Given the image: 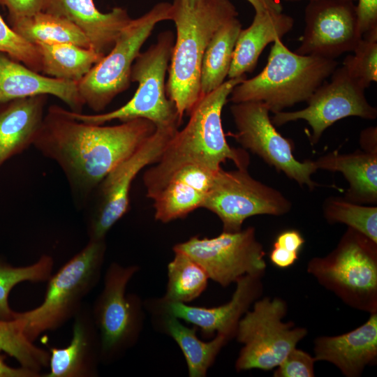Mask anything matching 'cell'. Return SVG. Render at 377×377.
Instances as JSON below:
<instances>
[{
    "label": "cell",
    "instance_id": "74e56055",
    "mask_svg": "<svg viewBox=\"0 0 377 377\" xmlns=\"http://www.w3.org/2000/svg\"><path fill=\"white\" fill-rule=\"evenodd\" d=\"M50 0H0L7 7L10 19L30 16L45 11Z\"/></svg>",
    "mask_w": 377,
    "mask_h": 377
},
{
    "label": "cell",
    "instance_id": "9c48e42d",
    "mask_svg": "<svg viewBox=\"0 0 377 377\" xmlns=\"http://www.w3.org/2000/svg\"><path fill=\"white\" fill-rule=\"evenodd\" d=\"M172 3L160 2L142 16L132 19L111 50L77 82L84 105L94 112L103 110L131 81L132 66L156 24L171 20Z\"/></svg>",
    "mask_w": 377,
    "mask_h": 377
},
{
    "label": "cell",
    "instance_id": "2e32d148",
    "mask_svg": "<svg viewBox=\"0 0 377 377\" xmlns=\"http://www.w3.org/2000/svg\"><path fill=\"white\" fill-rule=\"evenodd\" d=\"M305 27L295 52L335 59L353 52L362 39L356 6L350 0L309 1L304 10Z\"/></svg>",
    "mask_w": 377,
    "mask_h": 377
},
{
    "label": "cell",
    "instance_id": "603a6c76",
    "mask_svg": "<svg viewBox=\"0 0 377 377\" xmlns=\"http://www.w3.org/2000/svg\"><path fill=\"white\" fill-rule=\"evenodd\" d=\"M47 95L0 104V168L10 158L34 145L41 127Z\"/></svg>",
    "mask_w": 377,
    "mask_h": 377
},
{
    "label": "cell",
    "instance_id": "ac0fdd59",
    "mask_svg": "<svg viewBox=\"0 0 377 377\" xmlns=\"http://www.w3.org/2000/svg\"><path fill=\"white\" fill-rule=\"evenodd\" d=\"M72 339L64 348L50 347L49 371L42 377H97L101 363L100 337L91 306L74 316Z\"/></svg>",
    "mask_w": 377,
    "mask_h": 377
},
{
    "label": "cell",
    "instance_id": "83f0119b",
    "mask_svg": "<svg viewBox=\"0 0 377 377\" xmlns=\"http://www.w3.org/2000/svg\"><path fill=\"white\" fill-rule=\"evenodd\" d=\"M242 30L237 17L213 36L204 54L200 71V97L219 87L228 76L235 44Z\"/></svg>",
    "mask_w": 377,
    "mask_h": 377
},
{
    "label": "cell",
    "instance_id": "44dd1931",
    "mask_svg": "<svg viewBox=\"0 0 377 377\" xmlns=\"http://www.w3.org/2000/svg\"><path fill=\"white\" fill-rule=\"evenodd\" d=\"M45 12L71 22L84 34L91 47L103 56L132 20L127 10L120 7L106 13L100 12L94 0H50Z\"/></svg>",
    "mask_w": 377,
    "mask_h": 377
},
{
    "label": "cell",
    "instance_id": "6da1fadb",
    "mask_svg": "<svg viewBox=\"0 0 377 377\" xmlns=\"http://www.w3.org/2000/svg\"><path fill=\"white\" fill-rule=\"evenodd\" d=\"M156 130L145 119L114 126L91 124L49 107L33 146L64 172L75 198L88 201L104 177L134 152Z\"/></svg>",
    "mask_w": 377,
    "mask_h": 377
},
{
    "label": "cell",
    "instance_id": "7a4b0ae2",
    "mask_svg": "<svg viewBox=\"0 0 377 377\" xmlns=\"http://www.w3.org/2000/svg\"><path fill=\"white\" fill-rule=\"evenodd\" d=\"M246 79V75L229 79L200 98L188 114L186 125L175 133L155 166L143 175L148 198L153 199L171 175L186 165H199L216 171L221 163L230 160L237 168H248V152L228 145L221 122V112L232 89Z\"/></svg>",
    "mask_w": 377,
    "mask_h": 377
},
{
    "label": "cell",
    "instance_id": "f35d334b",
    "mask_svg": "<svg viewBox=\"0 0 377 377\" xmlns=\"http://www.w3.org/2000/svg\"><path fill=\"white\" fill-rule=\"evenodd\" d=\"M304 242V237L298 230L289 229L280 232L273 245L288 251L299 253Z\"/></svg>",
    "mask_w": 377,
    "mask_h": 377
},
{
    "label": "cell",
    "instance_id": "d4e9b609",
    "mask_svg": "<svg viewBox=\"0 0 377 377\" xmlns=\"http://www.w3.org/2000/svg\"><path fill=\"white\" fill-rule=\"evenodd\" d=\"M318 170L342 173L349 184L344 198L357 204L377 202V154L331 151L314 161Z\"/></svg>",
    "mask_w": 377,
    "mask_h": 377
},
{
    "label": "cell",
    "instance_id": "4fadbf2b",
    "mask_svg": "<svg viewBox=\"0 0 377 377\" xmlns=\"http://www.w3.org/2000/svg\"><path fill=\"white\" fill-rule=\"evenodd\" d=\"M230 109L237 129L232 136L244 149L258 155L300 186L313 190L319 186L311 179L318 170L314 161L302 162L295 158L293 141L276 129L266 105L256 101L242 102L232 103Z\"/></svg>",
    "mask_w": 377,
    "mask_h": 377
},
{
    "label": "cell",
    "instance_id": "277c9868",
    "mask_svg": "<svg viewBox=\"0 0 377 377\" xmlns=\"http://www.w3.org/2000/svg\"><path fill=\"white\" fill-rule=\"evenodd\" d=\"M273 43L263 71L232 89V103L261 102L274 114L283 111L306 102L338 66L335 59L292 52L280 38Z\"/></svg>",
    "mask_w": 377,
    "mask_h": 377
},
{
    "label": "cell",
    "instance_id": "8fae6325",
    "mask_svg": "<svg viewBox=\"0 0 377 377\" xmlns=\"http://www.w3.org/2000/svg\"><path fill=\"white\" fill-rule=\"evenodd\" d=\"M202 207L219 218L223 231L233 232L241 230L249 217L284 215L291 210L292 203L279 190L252 177L247 169L220 168Z\"/></svg>",
    "mask_w": 377,
    "mask_h": 377
},
{
    "label": "cell",
    "instance_id": "9a60e30c",
    "mask_svg": "<svg viewBox=\"0 0 377 377\" xmlns=\"http://www.w3.org/2000/svg\"><path fill=\"white\" fill-rule=\"evenodd\" d=\"M330 82L324 81L306 101L308 105L296 111H281L271 118L275 126L299 119L311 128V142L316 145L334 123L348 117L375 119L377 109L367 100L364 89L343 66L336 68Z\"/></svg>",
    "mask_w": 377,
    "mask_h": 377
},
{
    "label": "cell",
    "instance_id": "7bdbcfd3",
    "mask_svg": "<svg viewBox=\"0 0 377 377\" xmlns=\"http://www.w3.org/2000/svg\"><path fill=\"white\" fill-rule=\"evenodd\" d=\"M253 7L255 12L271 11L281 13L283 6L278 0H246Z\"/></svg>",
    "mask_w": 377,
    "mask_h": 377
},
{
    "label": "cell",
    "instance_id": "4dcf8cb0",
    "mask_svg": "<svg viewBox=\"0 0 377 377\" xmlns=\"http://www.w3.org/2000/svg\"><path fill=\"white\" fill-rule=\"evenodd\" d=\"M54 265V259L49 255H42L34 263L22 267L13 266L0 257V319L13 318L15 311L8 302L12 289L24 281H47L52 275Z\"/></svg>",
    "mask_w": 377,
    "mask_h": 377
},
{
    "label": "cell",
    "instance_id": "8d00e7d4",
    "mask_svg": "<svg viewBox=\"0 0 377 377\" xmlns=\"http://www.w3.org/2000/svg\"><path fill=\"white\" fill-rule=\"evenodd\" d=\"M356 15L362 38L377 41V0H358Z\"/></svg>",
    "mask_w": 377,
    "mask_h": 377
},
{
    "label": "cell",
    "instance_id": "f1b7e54d",
    "mask_svg": "<svg viewBox=\"0 0 377 377\" xmlns=\"http://www.w3.org/2000/svg\"><path fill=\"white\" fill-rule=\"evenodd\" d=\"M12 29L29 43H72L91 47L84 34L68 20L45 11L34 15L10 19Z\"/></svg>",
    "mask_w": 377,
    "mask_h": 377
},
{
    "label": "cell",
    "instance_id": "ab89813d",
    "mask_svg": "<svg viewBox=\"0 0 377 377\" xmlns=\"http://www.w3.org/2000/svg\"><path fill=\"white\" fill-rule=\"evenodd\" d=\"M299 253L288 251L281 247L273 245L269 253L272 263L281 269L288 268L297 260Z\"/></svg>",
    "mask_w": 377,
    "mask_h": 377
},
{
    "label": "cell",
    "instance_id": "484cf974",
    "mask_svg": "<svg viewBox=\"0 0 377 377\" xmlns=\"http://www.w3.org/2000/svg\"><path fill=\"white\" fill-rule=\"evenodd\" d=\"M157 329L170 336L181 349L190 377H205L218 354L228 342L222 334H216L209 341L200 340L195 326L188 327L179 319L169 315L153 316Z\"/></svg>",
    "mask_w": 377,
    "mask_h": 377
},
{
    "label": "cell",
    "instance_id": "7402d4cb",
    "mask_svg": "<svg viewBox=\"0 0 377 377\" xmlns=\"http://www.w3.org/2000/svg\"><path fill=\"white\" fill-rule=\"evenodd\" d=\"M216 171L195 164L176 170L152 199L156 220L168 223L202 207Z\"/></svg>",
    "mask_w": 377,
    "mask_h": 377
},
{
    "label": "cell",
    "instance_id": "ffe728a7",
    "mask_svg": "<svg viewBox=\"0 0 377 377\" xmlns=\"http://www.w3.org/2000/svg\"><path fill=\"white\" fill-rule=\"evenodd\" d=\"M38 95L54 96L74 112L85 105L77 82L41 75L0 52V104Z\"/></svg>",
    "mask_w": 377,
    "mask_h": 377
},
{
    "label": "cell",
    "instance_id": "d6986e66",
    "mask_svg": "<svg viewBox=\"0 0 377 377\" xmlns=\"http://www.w3.org/2000/svg\"><path fill=\"white\" fill-rule=\"evenodd\" d=\"M316 361L336 366L346 377L360 376L377 359V313L358 327L337 336H321L313 342Z\"/></svg>",
    "mask_w": 377,
    "mask_h": 377
},
{
    "label": "cell",
    "instance_id": "836d02e7",
    "mask_svg": "<svg viewBox=\"0 0 377 377\" xmlns=\"http://www.w3.org/2000/svg\"><path fill=\"white\" fill-rule=\"evenodd\" d=\"M343 61V66L364 88L377 81V41L362 38Z\"/></svg>",
    "mask_w": 377,
    "mask_h": 377
},
{
    "label": "cell",
    "instance_id": "30bf717a",
    "mask_svg": "<svg viewBox=\"0 0 377 377\" xmlns=\"http://www.w3.org/2000/svg\"><path fill=\"white\" fill-rule=\"evenodd\" d=\"M253 304L239 321L235 337L243 344L235 362L237 371L276 368L308 334L291 321L283 322L288 311L283 299L264 297Z\"/></svg>",
    "mask_w": 377,
    "mask_h": 377
},
{
    "label": "cell",
    "instance_id": "5b68a950",
    "mask_svg": "<svg viewBox=\"0 0 377 377\" xmlns=\"http://www.w3.org/2000/svg\"><path fill=\"white\" fill-rule=\"evenodd\" d=\"M105 252V239L89 240L51 276L39 306L15 311L13 318L29 340L34 342L41 334L54 331L74 318L100 281Z\"/></svg>",
    "mask_w": 377,
    "mask_h": 377
},
{
    "label": "cell",
    "instance_id": "4316f807",
    "mask_svg": "<svg viewBox=\"0 0 377 377\" xmlns=\"http://www.w3.org/2000/svg\"><path fill=\"white\" fill-rule=\"evenodd\" d=\"M40 54L41 72L48 77L78 82L104 56L91 47L72 43L34 45Z\"/></svg>",
    "mask_w": 377,
    "mask_h": 377
},
{
    "label": "cell",
    "instance_id": "5bb4252c",
    "mask_svg": "<svg viewBox=\"0 0 377 377\" xmlns=\"http://www.w3.org/2000/svg\"><path fill=\"white\" fill-rule=\"evenodd\" d=\"M178 128H156L134 152L104 177L98 186L97 206L87 221L89 240L105 239L109 230L126 213L133 181L145 167L158 160Z\"/></svg>",
    "mask_w": 377,
    "mask_h": 377
},
{
    "label": "cell",
    "instance_id": "ba28073f",
    "mask_svg": "<svg viewBox=\"0 0 377 377\" xmlns=\"http://www.w3.org/2000/svg\"><path fill=\"white\" fill-rule=\"evenodd\" d=\"M138 265L112 263L107 268L101 293L91 306L101 341V363L119 360L138 341L143 328L144 304L135 294L126 293Z\"/></svg>",
    "mask_w": 377,
    "mask_h": 377
},
{
    "label": "cell",
    "instance_id": "e0dca14e",
    "mask_svg": "<svg viewBox=\"0 0 377 377\" xmlns=\"http://www.w3.org/2000/svg\"><path fill=\"white\" fill-rule=\"evenodd\" d=\"M261 276L244 275L239 278L230 301L215 307L191 306L184 303L165 302L159 298L143 302L144 308L152 316L169 315L200 330L202 336L216 334L230 341L235 337L239 321L263 292Z\"/></svg>",
    "mask_w": 377,
    "mask_h": 377
},
{
    "label": "cell",
    "instance_id": "60d3db41",
    "mask_svg": "<svg viewBox=\"0 0 377 377\" xmlns=\"http://www.w3.org/2000/svg\"><path fill=\"white\" fill-rule=\"evenodd\" d=\"M6 354L0 353V377H42L41 373L20 367H13L6 362Z\"/></svg>",
    "mask_w": 377,
    "mask_h": 377
},
{
    "label": "cell",
    "instance_id": "b9f144b4",
    "mask_svg": "<svg viewBox=\"0 0 377 377\" xmlns=\"http://www.w3.org/2000/svg\"><path fill=\"white\" fill-rule=\"evenodd\" d=\"M360 144L363 151L377 154L376 126H369L361 131Z\"/></svg>",
    "mask_w": 377,
    "mask_h": 377
},
{
    "label": "cell",
    "instance_id": "d6a6232c",
    "mask_svg": "<svg viewBox=\"0 0 377 377\" xmlns=\"http://www.w3.org/2000/svg\"><path fill=\"white\" fill-rule=\"evenodd\" d=\"M323 216L330 224L343 223L377 243V207L365 206L330 197L323 204Z\"/></svg>",
    "mask_w": 377,
    "mask_h": 377
},
{
    "label": "cell",
    "instance_id": "8992f818",
    "mask_svg": "<svg viewBox=\"0 0 377 377\" xmlns=\"http://www.w3.org/2000/svg\"><path fill=\"white\" fill-rule=\"evenodd\" d=\"M306 271L351 308L377 313V243L348 228L337 246Z\"/></svg>",
    "mask_w": 377,
    "mask_h": 377
},
{
    "label": "cell",
    "instance_id": "f6af8a7d",
    "mask_svg": "<svg viewBox=\"0 0 377 377\" xmlns=\"http://www.w3.org/2000/svg\"><path fill=\"white\" fill-rule=\"evenodd\" d=\"M283 1H290V2H294V1H303V0H283ZM308 1H313V0H308ZM350 1H355L356 0H350Z\"/></svg>",
    "mask_w": 377,
    "mask_h": 377
},
{
    "label": "cell",
    "instance_id": "52a82bcc",
    "mask_svg": "<svg viewBox=\"0 0 377 377\" xmlns=\"http://www.w3.org/2000/svg\"><path fill=\"white\" fill-rule=\"evenodd\" d=\"M174 43V34L165 31L158 34L156 43L139 54L131 73V81L138 82V87L126 104L105 113L86 114L67 110L68 114L77 120L97 125L115 119L124 122L145 119L156 128L179 127L182 119L175 104L166 95L165 82Z\"/></svg>",
    "mask_w": 377,
    "mask_h": 377
},
{
    "label": "cell",
    "instance_id": "1f68e13d",
    "mask_svg": "<svg viewBox=\"0 0 377 377\" xmlns=\"http://www.w3.org/2000/svg\"><path fill=\"white\" fill-rule=\"evenodd\" d=\"M15 359L22 367L40 373L48 367L50 353L29 340L14 318L0 319V353Z\"/></svg>",
    "mask_w": 377,
    "mask_h": 377
},
{
    "label": "cell",
    "instance_id": "7c38bea8",
    "mask_svg": "<svg viewBox=\"0 0 377 377\" xmlns=\"http://www.w3.org/2000/svg\"><path fill=\"white\" fill-rule=\"evenodd\" d=\"M172 249L195 260L222 287L244 275L263 277L267 267L263 246L252 226L233 232L222 231L212 238L193 236Z\"/></svg>",
    "mask_w": 377,
    "mask_h": 377
},
{
    "label": "cell",
    "instance_id": "3957f363",
    "mask_svg": "<svg viewBox=\"0 0 377 377\" xmlns=\"http://www.w3.org/2000/svg\"><path fill=\"white\" fill-rule=\"evenodd\" d=\"M236 17L238 12L230 0H200L193 6L182 0L173 1L171 20L177 36L165 91L182 120L200 98L201 66L209 41L223 24Z\"/></svg>",
    "mask_w": 377,
    "mask_h": 377
},
{
    "label": "cell",
    "instance_id": "cb8c5ba5",
    "mask_svg": "<svg viewBox=\"0 0 377 377\" xmlns=\"http://www.w3.org/2000/svg\"><path fill=\"white\" fill-rule=\"evenodd\" d=\"M294 25L293 18L271 11L256 12L251 25L240 31L233 52L229 79L245 75L253 71L258 58L270 43L288 34Z\"/></svg>",
    "mask_w": 377,
    "mask_h": 377
},
{
    "label": "cell",
    "instance_id": "f546056e",
    "mask_svg": "<svg viewBox=\"0 0 377 377\" xmlns=\"http://www.w3.org/2000/svg\"><path fill=\"white\" fill-rule=\"evenodd\" d=\"M174 253L173 259L168 265L165 293L159 299L165 302L187 304L205 290L209 278L189 256L179 251Z\"/></svg>",
    "mask_w": 377,
    "mask_h": 377
},
{
    "label": "cell",
    "instance_id": "d590c367",
    "mask_svg": "<svg viewBox=\"0 0 377 377\" xmlns=\"http://www.w3.org/2000/svg\"><path fill=\"white\" fill-rule=\"evenodd\" d=\"M314 357L306 351L293 348L276 367L274 377H313L315 376Z\"/></svg>",
    "mask_w": 377,
    "mask_h": 377
},
{
    "label": "cell",
    "instance_id": "ee69618b",
    "mask_svg": "<svg viewBox=\"0 0 377 377\" xmlns=\"http://www.w3.org/2000/svg\"><path fill=\"white\" fill-rule=\"evenodd\" d=\"M184 3L188 6H193L198 4L200 0H182Z\"/></svg>",
    "mask_w": 377,
    "mask_h": 377
},
{
    "label": "cell",
    "instance_id": "e575fe53",
    "mask_svg": "<svg viewBox=\"0 0 377 377\" xmlns=\"http://www.w3.org/2000/svg\"><path fill=\"white\" fill-rule=\"evenodd\" d=\"M0 52L30 69L41 72V60L36 46L18 35L0 16Z\"/></svg>",
    "mask_w": 377,
    "mask_h": 377
}]
</instances>
